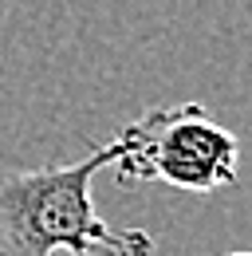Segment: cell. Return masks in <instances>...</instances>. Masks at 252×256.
<instances>
[{"label": "cell", "mask_w": 252, "mask_h": 256, "mask_svg": "<svg viewBox=\"0 0 252 256\" xmlns=\"http://www.w3.org/2000/svg\"><path fill=\"white\" fill-rule=\"evenodd\" d=\"M114 142L91 150L71 166L0 174V256H94L114 252L122 232L106 228L94 213L91 186L98 170H110Z\"/></svg>", "instance_id": "1"}, {"label": "cell", "mask_w": 252, "mask_h": 256, "mask_svg": "<svg viewBox=\"0 0 252 256\" xmlns=\"http://www.w3.org/2000/svg\"><path fill=\"white\" fill-rule=\"evenodd\" d=\"M110 170L130 186H170L186 193H217L236 182L240 142L228 126L213 122L201 102L150 106L130 118L114 138Z\"/></svg>", "instance_id": "2"}, {"label": "cell", "mask_w": 252, "mask_h": 256, "mask_svg": "<svg viewBox=\"0 0 252 256\" xmlns=\"http://www.w3.org/2000/svg\"><path fill=\"white\" fill-rule=\"evenodd\" d=\"M150 252H154L150 232H146V228H126V232H122V244H118L110 256H150Z\"/></svg>", "instance_id": "3"}, {"label": "cell", "mask_w": 252, "mask_h": 256, "mask_svg": "<svg viewBox=\"0 0 252 256\" xmlns=\"http://www.w3.org/2000/svg\"><path fill=\"white\" fill-rule=\"evenodd\" d=\"M228 256H252V248H240V252H228Z\"/></svg>", "instance_id": "4"}]
</instances>
